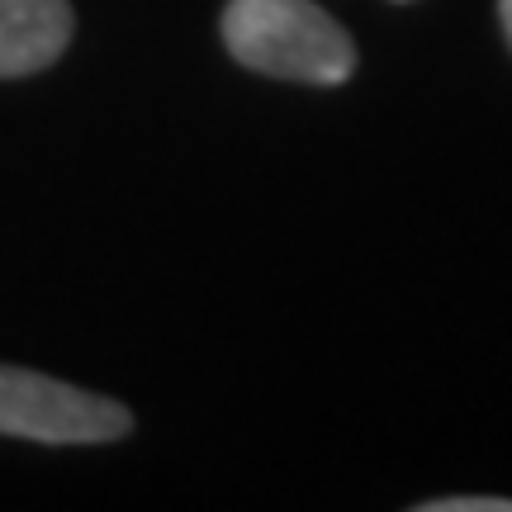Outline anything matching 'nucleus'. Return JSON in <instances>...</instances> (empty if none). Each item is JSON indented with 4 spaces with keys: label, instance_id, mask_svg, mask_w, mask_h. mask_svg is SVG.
<instances>
[{
    "label": "nucleus",
    "instance_id": "obj_1",
    "mask_svg": "<svg viewBox=\"0 0 512 512\" xmlns=\"http://www.w3.org/2000/svg\"><path fill=\"white\" fill-rule=\"evenodd\" d=\"M223 43L242 67L280 81L342 86L356 72V43L313 0H228Z\"/></svg>",
    "mask_w": 512,
    "mask_h": 512
},
{
    "label": "nucleus",
    "instance_id": "obj_2",
    "mask_svg": "<svg viewBox=\"0 0 512 512\" xmlns=\"http://www.w3.org/2000/svg\"><path fill=\"white\" fill-rule=\"evenodd\" d=\"M133 432L124 403L76 389L38 370L0 366V437H24L43 446H91Z\"/></svg>",
    "mask_w": 512,
    "mask_h": 512
},
{
    "label": "nucleus",
    "instance_id": "obj_3",
    "mask_svg": "<svg viewBox=\"0 0 512 512\" xmlns=\"http://www.w3.org/2000/svg\"><path fill=\"white\" fill-rule=\"evenodd\" d=\"M72 38L67 0H0V76H34L53 67Z\"/></svg>",
    "mask_w": 512,
    "mask_h": 512
},
{
    "label": "nucleus",
    "instance_id": "obj_4",
    "mask_svg": "<svg viewBox=\"0 0 512 512\" xmlns=\"http://www.w3.org/2000/svg\"><path fill=\"white\" fill-rule=\"evenodd\" d=\"M422 512H512V498H432Z\"/></svg>",
    "mask_w": 512,
    "mask_h": 512
},
{
    "label": "nucleus",
    "instance_id": "obj_5",
    "mask_svg": "<svg viewBox=\"0 0 512 512\" xmlns=\"http://www.w3.org/2000/svg\"><path fill=\"white\" fill-rule=\"evenodd\" d=\"M498 19H503V34H508V48H512V0H498Z\"/></svg>",
    "mask_w": 512,
    "mask_h": 512
}]
</instances>
